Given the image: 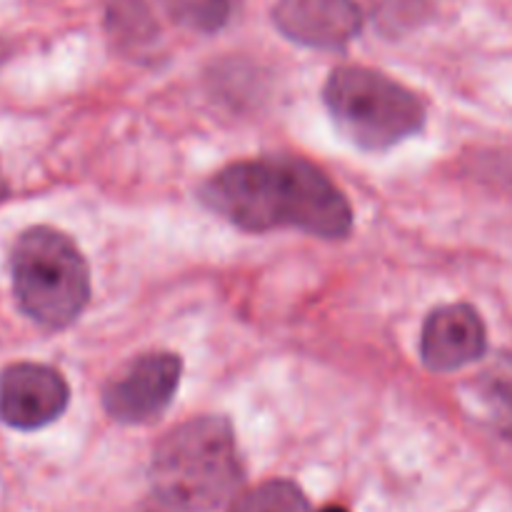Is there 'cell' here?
I'll use <instances>...</instances> for the list:
<instances>
[{"mask_svg": "<svg viewBox=\"0 0 512 512\" xmlns=\"http://www.w3.org/2000/svg\"><path fill=\"white\" fill-rule=\"evenodd\" d=\"M323 100L335 128L370 153L395 148L425 125V105L413 90L363 65L335 68Z\"/></svg>", "mask_w": 512, "mask_h": 512, "instance_id": "3", "label": "cell"}, {"mask_svg": "<svg viewBox=\"0 0 512 512\" xmlns=\"http://www.w3.org/2000/svg\"><path fill=\"white\" fill-rule=\"evenodd\" d=\"M163 5L185 28L215 33L233 18L240 0H163Z\"/></svg>", "mask_w": 512, "mask_h": 512, "instance_id": "9", "label": "cell"}, {"mask_svg": "<svg viewBox=\"0 0 512 512\" xmlns=\"http://www.w3.org/2000/svg\"><path fill=\"white\" fill-rule=\"evenodd\" d=\"M70 388L58 370L15 363L0 373V420L15 430H40L65 413Z\"/></svg>", "mask_w": 512, "mask_h": 512, "instance_id": "6", "label": "cell"}, {"mask_svg": "<svg viewBox=\"0 0 512 512\" xmlns=\"http://www.w3.org/2000/svg\"><path fill=\"white\" fill-rule=\"evenodd\" d=\"M155 495L175 512H213L243 483L233 428L225 418H195L170 430L153 455Z\"/></svg>", "mask_w": 512, "mask_h": 512, "instance_id": "2", "label": "cell"}, {"mask_svg": "<svg viewBox=\"0 0 512 512\" xmlns=\"http://www.w3.org/2000/svg\"><path fill=\"white\" fill-rule=\"evenodd\" d=\"M488 348L485 325L478 310L465 303L433 310L423 325L420 355L433 373H453L483 358Z\"/></svg>", "mask_w": 512, "mask_h": 512, "instance_id": "8", "label": "cell"}, {"mask_svg": "<svg viewBox=\"0 0 512 512\" xmlns=\"http://www.w3.org/2000/svg\"><path fill=\"white\" fill-rule=\"evenodd\" d=\"M200 200L248 233L293 228L338 240L353 230V208L338 185L318 165L293 155L230 163L205 180Z\"/></svg>", "mask_w": 512, "mask_h": 512, "instance_id": "1", "label": "cell"}, {"mask_svg": "<svg viewBox=\"0 0 512 512\" xmlns=\"http://www.w3.org/2000/svg\"><path fill=\"white\" fill-rule=\"evenodd\" d=\"M183 363L173 353H148L125 365L103 390L108 415L125 425L160 418L178 393Z\"/></svg>", "mask_w": 512, "mask_h": 512, "instance_id": "5", "label": "cell"}, {"mask_svg": "<svg viewBox=\"0 0 512 512\" xmlns=\"http://www.w3.org/2000/svg\"><path fill=\"white\" fill-rule=\"evenodd\" d=\"M10 273L20 310L43 328H68L90 300L88 263L60 230H25L10 255Z\"/></svg>", "mask_w": 512, "mask_h": 512, "instance_id": "4", "label": "cell"}, {"mask_svg": "<svg viewBox=\"0 0 512 512\" xmlns=\"http://www.w3.org/2000/svg\"><path fill=\"white\" fill-rule=\"evenodd\" d=\"M230 512H310V505L298 485L273 480L243 495Z\"/></svg>", "mask_w": 512, "mask_h": 512, "instance_id": "10", "label": "cell"}, {"mask_svg": "<svg viewBox=\"0 0 512 512\" xmlns=\"http://www.w3.org/2000/svg\"><path fill=\"white\" fill-rule=\"evenodd\" d=\"M373 18L388 33H403L428 18L433 0H370Z\"/></svg>", "mask_w": 512, "mask_h": 512, "instance_id": "11", "label": "cell"}, {"mask_svg": "<svg viewBox=\"0 0 512 512\" xmlns=\"http://www.w3.org/2000/svg\"><path fill=\"white\" fill-rule=\"evenodd\" d=\"M273 23L305 48L343 50L363 30V10L355 0H278Z\"/></svg>", "mask_w": 512, "mask_h": 512, "instance_id": "7", "label": "cell"}, {"mask_svg": "<svg viewBox=\"0 0 512 512\" xmlns=\"http://www.w3.org/2000/svg\"><path fill=\"white\" fill-rule=\"evenodd\" d=\"M5 195H8V185H5L3 175H0V200H3V198H5Z\"/></svg>", "mask_w": 512, "mask_h": 512, "instance_id": "12", "label": "cell"}, {"mask_svg": "<svg viewBox=\"0 0 512 512\" xmlns=\"http://www.w3.org/2000/svg\"><path fill=\"white\" fill-rule=\"evenodd\" d=\"M320 512H345L343 508H335V505H333V508H325V510H320Z\"/></svg>", "mask_w": 512, "mask_h": 512, "instance_id": "13", "label": "cell"}]
</instances>
